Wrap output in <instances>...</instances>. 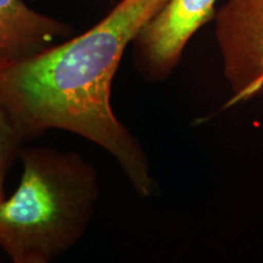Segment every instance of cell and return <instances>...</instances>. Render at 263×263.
I'll return each instance as SVG.
<instances>
[{"mask_svg": "<svg viewBox=\"0 0 263 263\" xmlns=\"http://www.w3.org/2000/svg\"><path fill=\"white\" fill-rule=\"evenodd\" d=\"M21 182L0 202V248L14 263H49L87 232L100 188L80 154L22 146Z\"/></svg>", "mask_w": 263, "mask_h": 263, "instance_id": "obj_2", "label": "cell"}, {"mask_svg": "<svg viewBox=\"0 0 263 263\" xmlns=\"http://www.w3.org/2000/svg\"><path fill=\"white\" fill-rule=\"evenodd\" d=\"M24 144L25 141L0 110V162L10 168L17 159L18 151Z\"/></svg>", "mask_w": 263, "mask_h": 263, "instance_id": "obj_6", "label": "cell"}, {"mask_svg": "<svg viewBox=\"0 0 263 263\" xmlns=\"http://www.w3.org/2000/svg\"><path fill=\"white\" fill-rule=\"evenodd\" d=\"M168 0H122L83 34L0 61V110L22 140L61 129L111 154L140 197L154 179L146 154L115 116L111 85L127 45Z\"/></svg>", "mask_w": 263, "mask_h": 263, "instance_id": "obj_1", "label": "cell"}, {"mask_svg": "<svg viewBox=\"0 0 263 263\" xmlns=\"http://www.w3.org/2000/svg\"><path fill=\"white\" fill-rule=\"evenodd\" d=\"M213 18L223 71L233 90L226 107L263 94V0H228Z\"/></svg>", "mask_w": 263, "mask_h": 263, "instance_id": "obj_3", "label": "cell"}, {"mask_svg": "<svg viewBox=\"0 0 263 263\" xmlns=\"http://www.w3.org/2000/svg\"><path fill=\"white\" fill-rule=\"evenodd\" d=\"M71 32L67 24L39 14L22 0H0V61L32 57Z\"/></svg>", "mask_w": 263, "mask_h": 263, "instance_id": "obj_5", "label": "cell"}, {"mask_svg": "<svg viewBox=\"0 0 263 263\" xmlns=\"http://www.w3.org/2000/svg\"><path fill=\"white\" fill-rule=\"evenodd\" d=\"M217 0H168L132 41L138 72L147 82L167 80L194 33L215 17Z\"/></svg>", "mask_w": 263, "mask_h": 263, "instance_id": "obj_4", "label": "cell"}, {"mask_svg": "<svg viewBox=\"0 0 263 263\" xmlns=\"http://www.w3.org/2000/svg\"><path fill=\"white\" fill-rule=\"evenodd\" d=\"M10 168L6 167L5 164L0 162V202L5 199V192H4V183H5V177L6 173Z\"/></svg>", "mask_w": 263, "mask_h": 263, "instance_id": "obj_7", "label": "cell"}]
</instances>
